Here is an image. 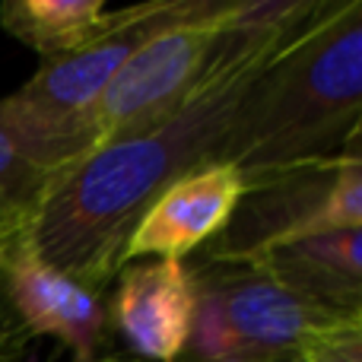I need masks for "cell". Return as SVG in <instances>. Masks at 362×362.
<instances>
[{"label":"cell","instance_id":"8","mask_svg":"<svg viewBox=\"0 0 362 362\" xmlns=\"http://www.w3.org/2000/svg\"><path fill=\"white\" fill-rule=\"evenodd\" d=\"M245 191L248 185L242 172L229 163H210L187 172L165 187L140 216L137 229L124 245V267L137 257L181 261L229 226Z\"/></svg>","mask_w":362,"mask_h":362},{"label":"cell","instance_id":"10","mask_svg":"<svg viewBox=\"0 0 362 362\" xmlns=\"http://www.w3.org/2000/svg\"><path fill=\"white\" fill-rule=\"evenodd\" d=\"M194 308V274L181 261L121 267L112 318L134 353L153 362H175L185 356Z\"/></svg>","mask_w":362,"mask_h":362},{"label":"cell","instance_id":"1","mask_svg":"<svg viewBox=\"0 0 362 362\" xmlns=\"http://www.w3.org/2000/svg\"><path fill=\"white\" fill-rule=\"evenodd\" d=\"M318 4L312 0L289 23L248 25L235 16V0L210 70L172 112L134 134L105 140L57 172L25 226L32 248L51 267L102 296L124 267V245L140 216L169 185L216 163L242 99Z\"/></svg>","mask_w":362,"mask_h":362},{"label":"cell","instance_id":"12","mask_svg":"<svg viewBox=\"0 0 362 362\" xmlns=\"http://www.w3.org/2000/svg\"><path fill=\"white\" fill-rule=\"evenodd\" d=\"M121 19L102 0H6L0 29L32 48L42 61H54L89 45Z\"/></svg>","mask_w":362,"mask_h":362},{"label":"cell","instance_id":"4","mask_svg":"<svg viewBox=\"0 0 362 362\" xmlns=\"http://www.w3.org/2000/svg\"><path fill=\"white\" fill-rule=\"evenodd\" d=\"M187 10V0H156L134 4L121 10V19L89 45L70 51L54 61H42L32 80H25L6 105L32 124L48 140L86 156L99 146L89 124L95 102L102 99L118 70L172 23H178Z\"/></svg>","mask_w":362,"mask_h":362},{"label":"cell","instance_id":"5","mask_svg":"<svg viewBox=\"0 0 362 362\" xmlns=\"http://www.w3.org/2000/svg\"><path fill=\"white\" fill-rule=\"evenodd\" d=\"M340 226H362V124L331 156L251 185L206 257L245 261L283 238Z\"/></svg>","mask_w":362,"mask_h":362},{"label":"cell","instance_id":"9","mask_svg":"<svg viewBox=\"0 0 362 362\" xmlns=\"http://www.w3.org/2000/svg\"><path fill=\"white\" fill-rule=\"evenodd\" d=\"M245 261L261 264L334 325L362 321V226L283 238Z\"/></svg>","mask_w":362,"mask_h":362},{"label":"cell","instance_id":"11","mask_svg":"<svg viewBox=\"0 0 362 362\" xmlns=\"http://www.w3.org/2000/svg\"><path fill=\"white\" fill-rule=\"evenodd\" d=\"M76 159L74 150L38 134L0 99V238L29 226L48 185Z\"/></svg>","mask_w":362,"mask_h":362},{"label":"cell","instance_id":"6","mask_svg":"<svg viewBox=\"0 0 362 362\" xmlns=\"http://www.w3.org/2000/svg\"><path fill=\"white\" fill-rule=\"evenodd\" d=\"M235 0H187L178 23L153 35L95 102L89 124L99 146L159 121L210 70Z\"/></svg>","mask_w":362,"mask_h":362},{"label":"cell","instance_id":"2","mask_svg":"<svg viewBox=\"0 0 362 362\" xmlns=\"http://www.w3.org/2000/svg\"><path fill=\"white\" fill-rule=\"evenodd\" d=\"M362 124V0H321L242 99L216 163L245 185L325 159Z\"/></svg>","mask_w":362,"mask_h":362},{"label":"cell","instance_id":"14","mask_svg":"<svg viewBox=\"0 0 362 362\" xmlns=\"http://www.w3.org/2000/svg\"><path fill=\"white\" fill-rule=\"evenodd\" d=\"M23 337H25L23 327L16 321H10L6 315H0V362L16 359V353L23 350Z\"/></svg>","mask_w":362,"mask_h":362},{"label":"cell","instance_id":"3","mask_svg":"<svg viewBox=\"0 0 362 362\" xmlns=\"http://www.w3.org/2000/svg\"><path fill=\"white\" fill-rule=\"evenodd\" d=\"M191 274V362H302V346L334 325L255 261L204 257Z\"/></svg>","mask_w":362,"mask_h":362},{"label":"cell","instance_id":"15","mask_svg":"<svg viewBox=\"0 0 362 362\" xmlns=\"http://www.w3.org/2000/svg\"><path fill=\"white\" fill-rule=\"evenodd\" d=\"M219 362H238V359H219Z\"/></svg>","mask_w":362,"mask_h":362},{"label":"cell","instance_id":"7","mask_svg":"<svg viewBox=\"0 0 362 362\" xmlns=\"http://www.w3.org/2000/svg\"><path fill=\"white\" fill-rule=\"evenodd\" d=\"M0 296L23 331L54 337L76 362H93L105 340L108 308L99 293L51 267L25 229L0 238Z\"/></svg>","mask_w":362,"mask_h":362},{"label":"cell","instance_id":"13","mask_svg":"<svg viewBox=\"0 0 362 362\" xmlns=\"http://www.w3.org/2000/svg\"><path fill=\"white\" fill-rule=\"evenodd\" d=\"M302 362H362V321H344L318 331L302 346Z\"/></svg>","mask_w":362,"mask_h":362}]
</instances>
